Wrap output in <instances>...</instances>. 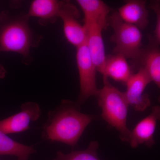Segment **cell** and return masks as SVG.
<instances>
[{
	"instance_id": "cell-5",
	"label": "cell",
	"mask_w": 160,
	"mask_h": 160,
	"mask_svg": "<svg viewBox=\"0 0 160 160\" xmlns=\"http://www.w3.org/2000/svg\"><path fill=\"white\" fill-rule=\"evenodd\" d=\"M76 60L80 90L76 105L79 108L89 98L96 97L99 89L96 83L97 70L92 60L86 42L77 48Z\"/></svg>"
},
{
	"instance_id": "cell-14",
	"label": "cell",
	"mask_w": 160,
	"mask_h": 160,
	"mask_svg": "<svg viewBox=\"0 0 160 160\" xmlns=\"http://www.w3.org/2000/svg\"><path fill=\"white\" fill-rule=\"evenodd\" d=\"M132 74L125 57L119 54L106 56L103 77L111 78L115 81L126 84Z\"/></svg>"
},
{
	"instance_id": "cell-1",
	"label": "cell",
	"mask_w": 160,
	"mask_h": 160,
	"mask_svg": "<svg viewBox=\"0 0 160 160\" xmlns=\"http://www.w3.org/2000/svg\"><path fill=\"white\" fill-rule=\"evenodd\" d=\"M78 108L76 103L62 100L55 109L49 112L43 127V138L72 147L76 146L87 126L95 118L94 116L80 112Z\"/></svg>"
},
{
	"instance_id": "cell-7",
	"label": "cell",
	"mask_w": 160,
	"mask_h": 160,
	"mask_svg": "<svg viewBox=\"0 0 160 160\" xmlns=\"http://www.w3.org/2000/svg\"><path fill=\"white\" fill-rule=\"evenodd\" d=\"M151 82L149 74L142 67H140L137 72L132 73L126 82L124 95L129 106L133 107L136 111H144L151 105L149 96L144 92Z\"/></svg>"
},
{
	"instance_id": "cell-10",
	"label": "cell",
	"mask_w": 160,
	"mask_h": 160,
	"mask_svg": "<svg viewBox=\"0 0 160 160\" xmlns=\"http://www.w3.org/2000/svg\"><path fill=\"white\" fill-rule=\"evenodd\" d=\"M160 121V106L152 108L150 114L140 121L130 132L129 142L132 148L141 145L151 147L155 144L154 134L158 122Z\"/></svg>"
},
{
	"instance_id": "cell-12",
	"label": "cell",
	"mask_w": 160,
	"mask_h": 160,
	"mask_svg": "<svg viewBox=\"0 0 160 160\" xmlns=\"http://www.w3.org/2000/svg\"><path fill=\"white\" fill-rule=\"evenodd\" d=\"M117 12L124 22L140 29H145L149 24V12L146 8V1H126L125 4L118 9Z\"/></svg>"
},
{
	"instance_id": "cell-2",
	"label": "cell",
	"mask_w": 160,
	"mask_h": 160,
	"mask_svg": "<svg viewBox=\"0 0 160 160\" xmlns=\"http://www.w3.org/2000/svg\"><path fill=\"white\" fill-rule=\"evenodd\" d=\"M0 21V52H13L22 56L24 63L32 62L30 49L39 45L42 37L29 26L27 14L15 17L3 14Z\"/></svg>"
},
{
	"instance_id": "cell-9",
	"label": "cell",
	"mask_w": 160,
	"mask_h": 160,
	"mask_svg": "<svg viewBox=\"0 0 160 160\" xmlns=\"http://www.w3.org/2000/svg\"><path fill=\"white\" fill-rule=\"evenodd\" d=\"M21 109L19 112L0 121V130L6 134L22 132L29 129L30 123L41 116L39 106L34 102L23 103Z\"/></svg>"
},
{
	"instance_id": "cell-8",
	"label": "cell",
	"mask_w": 160,
	"mask_h": 160,
	"mask_svg": "<svg viewBox=\"0 0 160 160\" xmlns=\"http://www.w3.org/2000/svg\"><path fill=\"white\" fill-rule=\"evenodd\" d=\"M83 26L86 31V46L92 60L97 71L103 74L106 56L102 32L107 26L95 21L84 22Z\"/></svg>"
},
{
	"instance_id": "cell-17",
	"label": "cell",
	"mask_w": 160,
	"mask_h": 160,
	"mask_svg": "<svg viewBox=\"0 0 160 160\" xmlns=\"http://www.w3.org/2000/svg\"><path fill=\"white\" fill-rule=\"evenodd\" d=\"M98 147L97 141H92L85 150L72 151L67 154L58 152L56 158L53 160H101L97 154Z\"/></svg>"
},
{
	"instance_id": "cell-6",
	"label": "cell",
	"mask_w": 160,
	"mask_h": 160,
	"mask_svg": "<svg viewBox=\"0 0 160 160\" xmlns=\"http://www.w3.org/2000/svg\"><path fill=\"white\" fill-rule=\"evenodd\" d=\"M78 8L69 1H61L59 18L63 22V31L66 40L76 48L86 42V31L79 22Z\"/></svg>"
},
{
	"instance_id": "cell-3",
	"label": "cell",
	"mask_w": 160,
	"mask_h": 160,
	"mask_svg": "<svg viewBox=\"0 0 160 160\" xmlns=\"http://www.w3.org/2000/svg\"><path fill=\"white\" fill-rule=\"evenodd\" d=\"M96 97L103 120L119 132L122 141L128 142L131 132L127 126L129 105L124 92L112 86L108 78L103 77V87L98 89Z\"/></svg>"
},
{
	"instance_id": "cell-16",
	"label": "cell",
	"mask_w": 160,
	"mask_h": 160,
	"mask_svg": "<svg viewBox=\"0 0 160 160\" xmlns=\"http://www.w3.org/2000/svg\"><path fill=\"white\" fill-rule=\"evenodd\" d=\"M78 5L82 10L84 22L97 20L108 22L110 8L101 0H78Z\"/></svg>"
},
{
	"instance_id": "cell-13",
	"label": "cell",
	"mask_w": 160,
	"mask_h": 160,
	"mask_svg": "<svg viewBox=\"0 0 160 160\" xmlns=\"http://www.w3.org/2000/svg\"><path fill=\"white\" fill-rule=\"evenodd\" d=\"M61 1L34 0L31 3L27 15L38 18L39 23L46 26L53 23L59 18Z\"/></svg>"
},
{
	"instance_id": "cell-11",
	"label": "cell",
	"mask_w": 160,
	"mask_h": 160,
	"mask_svg": "<svg viewBox=\"0 0 160 160\" xmlns=\"http://www.w3.org/2000/svg\"><path fill=\"white\" fill-rule=\"evenodd\" d=\"M137 62L147 72L152 82H154L160 91L158 101L160 103V45L155 40L153 36H149V43Z\"/></svg>"
},
{
	"instance_id": "cell-15",
	"label": "cell",
	"mask_w": 160,
	"mask_h": 160,
	"mask_svg": "<svg viewBox=\"0 0 160 160\" xmlns=\"http://www.w3.org/2000/svg\"><path fill=\"white\" fill-rule=\"evenodd\" d=\"M35 152L32 146L18 142L0 130V156H14L18 160H28Z\"/></svg>"
},
{
	"instance_id": "cell-4",
	"label": "cell",
	"mask_w": 160,
	"mask_h": 160,
	"mask_svg": "<svg viewBox=\"0 0 160 160\" xmlns=\"http://www.w3.org/2000/svg\"><path fill=\"white\" fill-rule=\"evenodd\" d=\"M108 23L113 29V34L110 40L115 45L113 48L114 54L122 55L126 58L137 61L144 48L141 29L125 22L116 12L109 17Z\"/></svg>"
},
{
	"instance_id": "cell-19",
	"label": "cell",
	"mask_w": 160,
	"mask_h": 160,
	"mask_svg": "<svg viewBox=\"0 0 160 160\" xmlns=\"http://www.w3.org/2000/svg\"><path fill=\"white\" fill-rule=\"evenodd\" d=\"M6 72V69L0 64V79L4 78L5 77Z\"/></svg>"
},
{
	"instance_id": "cell-18",
	"label": "cell",
	"mask_w": 160,
	"mask_h": 160,
	"mask_svg": "<svg viewBox=\"0 0 160 160\" xmlns=\"http://www.w3.org/2000/svg\"><path fill=\"white\" fill-rule=\"evenodd\" d=\"M149 7L154 11L157 17L156 26L153 37L156 42L160 45V2L154 1L149 5Z\"/></svg>"
}]
</instances>
